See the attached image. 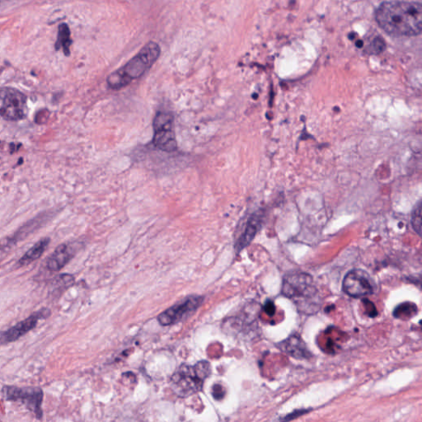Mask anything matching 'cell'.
I'll list each match as a JSON object with an SVG mask.
<instances>
[{
	"instance_id": "obj_8",
	"label": "cell",
	"mask_w": 422,
	"mask_h": 422,
	"mask_svg": "<svg viewBox=\"0 0 422 422\" xmlns=\"http://www.w3.org/2000/svg\"><path fill=\"white\" fill-rule=\"evenodd\" d=\"M343 288L344 292L354 298L365 297L373 294L375 285L370 275L363 270H353L346 275Z\"/></svg>"
},
{
	"instance_id": "obj_1",
	"label": "cell",
	"mask_w": 422,
	"mask_h": 422,
	"mask_svg": "<svg viewBox=\"0 0 422 422\" xmlns=\"http://www.w3.org/2000/svg\"><path fill=\"white\" fill-rule=\"evenodd\" d=\"M375 18L380 28L393 36L414 37L421 33L422 7L420 3H383L377 9Z\"/></svg>"
},
{
	"instance_id": "obj_15",
	"label": "cell",
	"mask_w": 422,
	"mask_h": 422,
	"mask_svg": "<svg viewBox=\"0 0 422 422\" xmlns=\"http://www.w3.org/2000/svg\"><path fill=\"white\" fill-rule=\"evenodd\" d=\"M72 41L70 38V30L67 23L60 24L58 28V37L57 43H55V49H62L65 55H69L70 53V46H72Z\"/></svg>"
},
{
	"instance_id": "obj_7",
	"label": "cell",
	"mask_w": 422,
	"mask_h": 422,
	"mask_svg": "<svg viewBox=\"0 0 422 422\" xmlns=\"http://www.w3.org/2000/svg\"><path fill=\"white\" fill-rule=\"evenodd\" d=\"M3 392L5 399L8 401H21L28 409L36 415L38 419H42L43 392L41 389H22L15 386H7L4 387Z\"/></svg>"
},
{
	"instance_id": "obj_12",
	"label": "cell",
	"mask_w": 422,
	"mask_h": 422,
	"mask_svg": "<svg viewBox=\"0 0 422 422\" xmlns=\"http://www.w3.org/2000/svg\"><path fill=\"white\" fill-rule=\"evenodd\" d=\"M263 217L264 214L261 210L251 216L248 221L247 226H246L244 232L240 236L237 244H236L235 248L238 252L242 251L252 242L256 234H258L261 226H262Z\"/></svg>"
},
{
	"instance_id": "obj_6",
	"label": "cell",
	"mask_w": 422,
	"mask_h": 422,
	"mask_svg": "<svg viewBox=\"0 0 422 422\" xmlns=\"http://www.w3.org/2000/svg\"><path fill=\"white\" fill-rule=\"evenodd\" d=\"M283 293L286 297L298 302L314 298L316 290L314 285L312 276L303 273L286 275L283 280Z\"/></svg>"
},
{
	"instance_id": "obj_21",
	"label": "cell",
	"mask_w": 422,
	"mask_h": 422,
	"mask_svg": "<svg viewBox=\"0 0 422 422\" xmlns=\"http://www.w3.org/2000/svg\"><path fill=\"white\" fill-rule=\"evenodd\" d=\"M265 311L266 313L268 314L269 316H273L275 313V307L273 302L269 301V302L265 304Z\"/></svg>"
},
{
	"instance_id": "obj_19",
	"label": "cell",
	"mask_w": 422,
	"mask_h": 422,
	"mask_svg": "<svg viewBox=\"0 0 422 422\" xmlns=\"http://www.w3.org/2000/svg\"><path fill=\"white\" fill-rule=\"evenodd\" d=\"M363 302L365 304V307L366 309V312H367V314L371 316V318H375V316L377 315V311H376V308L375 306L373 304V303H371L370 301H369L368 300H364Z\"/></svg>"
},
{
	"instance_id": "obj_17",
	"label": "cell",
	"mask_w": 422,
	"mask_h": 422,
	"mask_svg": "<svg viewBox=\"0 0 422 422\" xmlns=\"http://www.w3.org/2000/svg\"><path fill=\"white\" fill-rule=\"evenodd\" d=\"M421 204H418V207L415 209L411 217V224L416 233L421 234Z\"/></svg>"
},
{
	"instance_id": "obj_2",
	"label": "cell",
	"mask_w": 422,
	"mask_h": 422,
	"mask_svg": "<svg viewBox=\"0 0 422 422\" xmlns=\"http://www.w3.org/2000/svg\"><path fill=\"white\" fill-rule=\"evenodd\" d=\"M161 49L156 42H149L125 67L115 70L108 77V86L114 90L122 89L139 79L152 68L159 57Z\"/></svg>"
},
{
	"instance_id": "obj_13",
	"label": "cell",
	"mask_w": 422,
	"mask_h": 422,
	"mask_svg": "<svg viewBox=\"0 0 422 422\" xmlns=\"http://www.w3.org/2000/svg\"><path fill=\"white\" fill-rule=\"evenodd\" d=\"M51 239L48 238H44L33 246L32 249H30L26 253H25L22 258L19 260L18 264L21 266L28 265L34 261L38 260L42 257L45 250L47 249Z\"/></svg>"
},
{
	"instance_id": "obj_16",
	"label": "cell",
	"mask_w": 422,
	"mask_h": 422,
	"mask_svg": "<svg viewBox=\"0 0 422 422\" xmlns=\"http://www.w3.org/2000/svg\"><path fill=\"white\" fill-rule=\"evenodd\" d=\"M418 314V306L413 303H404L398 306L394 310L395 318L399 319H410Z\"/></svg>"
},
{
	"instance_id": "obj_10",
	"label": "cell",
	"mask_w": 422,
	"mask_h": 422,
	"mask_svg": "<svg viewBox=\"0 0 422 422\" xmlns=\"http://www.w3.org/2000/svg\"><path fill=\"white\" fill-rule=\"evenodd\" d=\"M50 314H51V312L47 309L38 311V312L28 316V319L13 326V328L4 331L0 336V339L5 343H13V341H16L35 329L39 320L47 318Z\"/></svg>"
},
{
	"instance_id": "obj_18",
	"label": "cell",
	"mask_w": 422,
	"mask_h": 422,
	"mask_svg": "<svg viewBox=\"0 0 422 422\" xmlns=\"http://www.w3.org/2000/svg\"><path fill=\"white\" fill-rule=\"evenodd\" d=\"M213 396L216 400H221L225 395V391L222 386L219 384H215L213 387Z\"/></svg>"
},
{
	"instance_id": "obj_5",
	"label": "cell",
	"mask_w": 422,
	"mask_h": 422,
	"mask_svg": "<svg viewBox=\"0 0 422 422\" xmlns=\"http://www.w3.org/2000/svg\"><path fill=\"white\" fill-rule=\"evenodd\" d=\"M27 97L12 88L0 89V115L7 120H20L27 117Z\"/></svg>"
},
{
	"instance_id": "obj_4",
	"label": "cell",
	"mask_w": 422,
	"mask_h": 422,
	"mask_svg": "<svg viewBox=\"0 0 422 422\" xmlns=\"http://www.w3.org/2000/svg\"><path fill=\"white\" fill-rule=\"evenodd\" d=\"M154 147L166 153H173L178 149L174 132L173 115L165 110H159L154 119Z\"/></svg>"
},
{
	"instance_id": "obj_3",
	"label": "cell",
	"mask_w": 422,
	"mask_h": 422,
	"mask_svg": "<svg viewBox=\"0 0 422 422\" xmlns=\"http://www.w3.org/2000/svg\"><path fill=\"white\" fill-rule=\"evenodd\" d=\"M211 373L210 365L207 361H200L190 366L183 365L175 372L171 379L176 394L180 397H188L202 390L204 382Z\"/></svg>"
},
{
	"instance_id": "obj_14",
	"label": "cell",
	"mask_w": 422,
	"mask_h": 422,
	"mask_svg": "<svg viewBox=\"0 0 422 422\" xmlns=\"http://www.w3.org/2000/svg\"><path fill=\"white\" fill-rule=\"evenodd\" d=\"M304 343L298 336H291L283 344V349L294 358H307L308 351L306 350Z\"/></svg>"
},
{
	"instance_id": "obj_11",
	"label": "cell",
	"mask_w": 422,
	"mask_h": 422,
	"mask_svg": "<svg viewBox=\"0 0 422 422\" xmlns=\"http://www.w3.org/2000/svg\"><path fill=\"white\" fill-rule=\"evenodd\" d=\"M78 249L79 244L76 243H67L59 245L47 260V268L52 271L62 270L74 257Z\"/></svg>"
},
{
	"instance_id": "obj_9",
	"label": "cell",
	"mask_w": 422,
	"mask_h": 422,
	"mask_svg": "<svg viewBox=\"0 0 422 422\" xmlns=\"http://www.w3.org/2000/svg\"><path fill=\"white\" fill-rule=\"evenodd\" d=\"M203 302L202 296H190L182 302L174 304L158 316L159 323L170 326L179 323L183 319L197 310Z\"/></svg>"
},
{
	"instance_id": "obj_20",
	"label": "cell",
	"mask_w": 422,
	"mask_h": 422,
	"mask_svg": "<svg viewBox=\"0 0 422 422\" xmlns=\"http://www.w3.org/2000/svg\"><path fill=\"white\" fill-rule=\"evenodd\" d=\"M384 47V42H382L381 39H375V41L371 45L370 52L379 53L383 51Z\"/></svg>"
}]
</instances>
